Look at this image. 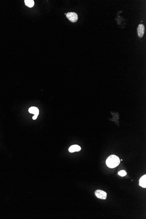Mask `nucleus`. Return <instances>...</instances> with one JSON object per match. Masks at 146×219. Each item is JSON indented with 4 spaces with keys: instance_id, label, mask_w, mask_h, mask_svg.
Listing matches in <instances>:
<instances>
[{
    "instance_id": "1",
    "label": "nucleus",
    "mask_w": 146,
    "mask_h": 219,
    "mask_svg": "<svg viewBox=\"0 0 146 219\" xmlns=\"http://www.w3.org/2000/svg\"><path fill=\"white\" fill-rule=\"evenodd\" d=\"M106 164L108 168H113L118 166L120 164V160L118 157L115 155H112L107 159Z\"/></svg>"
},
{
    "instance_id": "2",
    "label": "nucleus",
    "mask_w": 146,
    "mask_h": 219,
    "mask_svg": "<svg viewBox=\"0 0 146 219\" xmlns=\"http://www.w3.org/2000/svg\"><path fill=\"white\" fill-rule=\"evenodd\" d=\"M66 17L72 22H75L78 20V15L75 12L67 13Z\"/></svg>"
},
{
    "instance_id": "3",
    "label": "nucleus",
    "mask_w": 146,
    "mask_h": 219,
    "mask_svg": "<svg viewBox=\"0 0 146 219\" xmlns=\"http://www.w3.org/2000/svg\"><path fill=\"white\" fill-rule=\"evenodd\" d=\"M95 195L97 197L101 199H106L107 198V193L105 191L101 190H96Z\"/></svg>"
},
{
    "instance_id": "4",
    "label": "nucleus",
    "mask_w": 146,
    "mask_h": 219,
    "mask_svg": "<svg viewBox=\"0 0 146 219\" xmlns=\"http://www.w3.org/2000/svg\"><path fill=\"white\" fill-rule=\"evenodd\" d=\"M145 32V27L143 24H140L137 28V33L139 37L140 38H142Z\"/></svg>"
},
{
    "instance_id": "5",
    "label": "nucleus",
    "mask_w": 146,
    "mask_h": 219,
    "mask_svg": "<svg viewBox=\"0 0 146 219\" xmlns=\"http://www.w3.org/2000/svg\"><path fill=\"white\" fill-rule=\"evenodd\" d=\"M81 147L78 145H73L71 146V147L69 148V151L71 153H73L74 152H77V151H81Z\"/></svg>"
},
{
    "instance_id": "6",
    "label": "nucleus",
    "mask_w": 146,
    "mask_h": 219,
    "mask_svg": "<svg viewBox=\"0 0 146 219\" xmlns=\"http://www.w3.org/2000/svg\"><path fill=\"white\" fill-rule=\"evenodd\" d=\"M140 186L146 188V175H144L141 177L140 180Z\"/></svg>"
},
{
    "instance_id": "7",
    "label": "nucleus",
    "mask_w": 146,
    "mask_h": 219,
    "mask_svg": "<svg viewBox=\"0 0 146 219\" xmlns=\"http://www.w3.org/2000/svg\"><path fill=\"white\" fill-rule=\"evenodd\" d=\"M28 112L30 113L33 114L34 115L38 116L39 114V109L35 107H32L28 109Z\"/></svg>"
},
{
    "instance_id": "8",
    "label": "nucleus",
    "mask_w": 146,
    "mask_h": 219,
    "mask_svg": "<svg viewBox=\"0 0 146 219\" xmlns=\"http://www.w3.org/2000/svg\"><path fill=\"white\" fill-rule=\"evenodd\" d=\"M25 5L29 8H32L34 5V1L33 0H25Z\"/></svg>"
},
{
    "instance_id": "9",
    "label": "nucleus",
    "mask_w": 146,
    "mask_h": 219,
    "mask_svg": "<svg viewBox=\"0 0 146 219\" xmlns=\"http://www.w3.org/2000/svg\"><path fill=\"white\" fill-rule=\"evenodd\" d=\"M118 174L121 176L124 177L126 176V172L125 171H124V170H121L120 171L118 172Z\"/></svg>"
},
{
    "instance_id": "10",
    "label": "nucleus",
    "mask_w": 146,
    "mask_h": 219,
    "mask_svg": "<svg viewBox=\"0 0 146 219\" xmlns=\"http://www.w3.org/2000/svg\"><path fill=\"white\" fill-rule=\"evenodd\" d=\"M37 117H38V116L34 115V116H33V120H35V119H36L37 118Z\"/></svg>"
}]
</instances>
